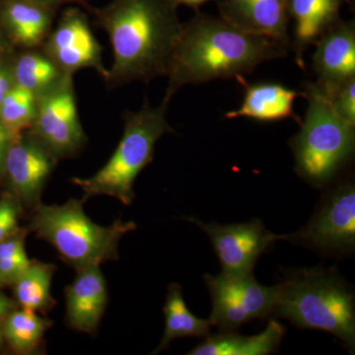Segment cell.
Wrapping results in <instances>:
<instances>
[{
	"mask_svg": "<svg viewBox=\"0 0 355 355\" xmlns=\"http://www.w3.org/2000/svg\"><path fill=\"white\" fill-rule=\"evenodd\" d=\"M173 0H114L91 9L96 27L108 34L114 60L106 83H149L166 76L183 24Z\"/></svg>",
	"mask_w": 355,
	"mask_h": 355,
	"instance_id": "6da1fadb",
	"label": "cell"
},
{
	"mask_svg": "<svg viewBox=\"0 0 355 355\" xmlns=\"http://www.w3.org/2000/svg\"><path fill=\"white\" fill-rule=\"evenodd\" d=\"M183 24L168 69L164 101L187 84L244 78L258 65L286 57L287 49L266 37L248 34L221 17L196 11Z\"/></svg>",
	"mask_w": 355,
	"mask_h": 355,
	"instance_id": "7a4b0ae2",
	"label": "cell"
},
{
	"mask_svg": "<svg viewBox=\"0 0 355 355\" xmlns=\"http://www.w3.org/2000/svg\"><path fill=\"white\" fill-rule=\"evenodd\" d=\"M275 287L272 314L286 318L298 328L333 334L354 354V294L335 270H297Z\"/></svg>",
	"mask_w": 355,
	"mask_h": 355,
	"instance_id": "3957f363",
	"label": "cell"
},
{
	"mask_svg": "<svg viewBox=\"0 0 355 355\" xmlns=\"http://www.w3.org/2000/svg\"><path fill=\"white\" fill-rule=\"evenodd\" d=\"M168 106L169 102L163 100L153 108L146 99L139 111L123 114V137L107 164L92 177L71 180L83 191L85 200L94 196H109L125 205L132 203L133 183L139 173L153 162L156 142L165 133L174 132L166 120Z\"/></svg>",
	"mask_w": 355,
	"mask_h": 355,
	"instance_id": "277c9868",
	"label": "cell"
},
{
	"mask_svg": "<svg viewBox=\"0 0 355 355\" xmlns=\"http://www.w3.org/2000/svg\"><path fill=\"white\" fill-rule=\"evenodd\" d=\"M30 228L80 270L118 258L119 243L137 224L116 220L108 227L98 225L86 216L81 200H70L62 205H39Z\"/></svg>",
	"mask_w": 355,
	"mask_h": 355,
	"instance_id": "5b68a950",
	"label": "cell"
},
{
	"mask_svg": "<svg viewBox=\"0 0 355 355\" xmlns=\"http://www.w3.org/2000/svg\"><path fill=\"white\" fill-rule=\"evenodd\" d=\"M308 109L301 130L291 140L299 176L314 186L328 183L354 155L355 125L343 120L306 83Z\"/></svg>",
	"mask_w": 355,
	"mask_h": 355,
	"instance_id": "8992f818",
	"label": "cell"
},
{
	"mask_svg": "<svg viewBox=\"0 0 355 355\" xmlns=\"http://www.w3.org/2000/svg\"><path fill=\"white\" fill-rule=\"evenodd\" d=\"M28 132L55 158L72 157L87 142L79 120L73 76L67 74L50 90L37 96L36 114Z\"/></svg>",
	"mask_w": 355,
	"mask_h": 355,
	"instance_id": "52a82bcc",
	"label": "cell"
},
{
	"mask_svg": "<svg viewBox=\"0 0 355 355\" xmlns=\"http://www.w3.org/2000/svg\"><path fill=\"white\" fill-rule=\"evenodd\" d=\"M205 280L212 300L209 319L220 331H236L272 314L277 287L261 286L253 273L240 277L205 275Z\"/></svg>",
	"mask_w": 355,
	"mask_h": 355,
	"instance_id": "ba28073f",
	"label": "cell"
},
{
	"mask_svg": "<svg viewBox=\"0 0 355 355\" xmlns=\"http://www.w3.org/2000/svg\"><path fill=\"white\" fill-rule=\"evenodd\" d=\"M187 219L207 233L220 261L222 273L231 277L252 275L258 259L273 243L289 238L273 234L258 219L229 225L205 223L193 217Z\"/></svg>",
	"mask_w": 355,
	"mask_h": 355,
	"instance_id": "9c48e42d",
	"label": "cell"
},
{
	"mask_svg": "<svg viewBox=\"0 0 355 355\" xmlns=\"http://www.w3.org/2000/svg\"><path fill=\"white\" fill-rule=\"evenodd\" d=\"M41 49L64 73L74 76L78 70L91 69L104 80L108 77L102 46L91 30L87 14L78 7L65 9Z\"/></svg>",
	"mask_w": 355,
	"mask_h": 355,
	"instance_id": "30bf717a",
	"label": "cell"
},
{
	"mask_svg": "<svg viewBox=\"0 0 355 355\" xmlns=\"http://www.w3.org/2000/svg\"><path fill=\"white\" fill-rule=\"evenodd\" d=\"M288 240L302 242L326 252H343L355 244V188L345 181L335 189L316 216L305 227L289 235Z\"/></svg>",
	"mask_w": 355,
	"mask_h": 355,
	"instance_id": "8fae6325",
	"label": "cell"
},
{
	"mask_svg": "<svg viewBox=\"0 0 355 355\" xmlns=\"http://www.w3.org/2000/svg\"><path fill=\"white\" fill-rule=\"evenodd\" d=\"M57 162L58 159L34 135L24 132L11 140L3 176L20 200L34 205L39 202L44 184Z\"/></svg>",
	"mask_w": 355,
	"mask_h": 355,
	"instance_id": "7c38bea8",
	"label": "cell"
},
{
	"mask_svg": "<svg viewBox=\"0 0 355 355\" xmlns=\"http://www.w3.org/2000/svg\"><path fill=\"white\" fill-rule=\"evenodd\" d=\"M220 17L237 29L266 37L291 50L289 0H220Z\"/></svg>",
	"mask_w": 355,
	"mask_h": 355,
	"instance_id": "4fadbf2b",
	"label": "cell"
},
{
	"mask_svg": "<svg viewBox=\"0 0 355 355\" xmlns=\"http://www.w3.org/2000/svg\"><path fill=\"white\" fill-rule=\"evenodd\" d=\"M57 9L37 0H3L0 28L14 48H41L53 29Z\"/></svg>",
	"mask_w": 355,
	"mask_h": 355,
	"instance_id": "5bb4252c",
	"label": "cell"
},
{
	"mask_svg": "<svg viewBox=\"0 0 355 355\" xmlns=\"http://www.w3.org/2000/svg\"><path fill=\"white\" fill-rule=\"evenodd\" d=\"M314 44L312 67L318 81L338 83L355 77L354 21H338Z\"/></svg>",
	"mask_w": 355,
	"mask_h": 355,
	"instance_id": "9a60e30c",
	"label": "cell"
},
{
	"mask_svg": "<svg viewBox=\"0 0 355 355\" xmlns=\"http://www.w3.org/2000/svg\"><path fill=\"white\" fill-rule=\"evenodd\" d=\"M77 272L73 284L65 289L67 321L76 330L93 333L106 308V280L98 266Z\"/></svg>",
	"mask_w": 355,
	"mask_h": 355,
	"instance_id": "2e32d148",
	"label": "cell"
},
{
	"mask_svg": "<svg viewBox=\"0 0 355 355\" xmlns=\"http://www.w3.org/2000/svg\"><path fill=\"white\" fill-rule=\"evenodd\" d=\"M347 0H289V17L294 21L291 50L295 62L304 69V55L310 46L340 20Z\"/></svg>",
	"mask_w": 355,
	"mask_h": 355,
	"instance_id": "e0dca14e",
	"label": "cell"
},
{
	"mask_svg": "<svg viewBox=\"0 0 355 355\" xmlns=\"http://www.w3.org/2000/svg\"><path fill=\"white\" fill-rule=\"evenodd\" d=\"M240 81L246 87L244 101L239 109L227 112L225 114L226 118L247 116L263 123L293 118L299 121L293 113V103L299 96H303L302 92L292 90L277 83H260L248 85L244 83V78Z\"/></svg>",
	"mask_w": 355,
	"mask_h": 355,
	"instance_id": "ac0fdd59",
	"label": "cell"
},
{
	"mask_svg": "<svg viewBox=\"0 0 355 355\" xmlns=\"http://www.w3.org/2000/svg\"><path fill=\"white\" fill-rule=\"evenodd\" d=\"M286 328L277 321H270L266 330L256 336H240L233 331H221L209 336L189 355H266L279 347Z\"/></svg>",
	"mask_w": 355,
	"mask_h": 355,
	"instance_id": "d6986e66",
	"label": "cell"
},
{
	"mask_svg": "<svg viewBox=\"0 0 355 355\" xmlns=\"http://www.w3.org/2000/svg\"><path fill=\"white\" fill-rule=\"evenodd\" d=\"M14 83L39 96L57 85L67 73L41 48L25 49L11 57Z\"/></svg>",
	"mask_w": 355,
	"mask_h": 355,
	"instance_id": "ffe728a7",
	"label": "cell"
},
{
	"mask_svg": "<svg viewBox=\"0 0 355 355\" xmlns=\"http://www.w3.org/2000/svg\"><path fill=\"white\" fill-rule=\"evenodd\" d=\"M165 331L154 354L168 347L173 340L188 336H209L214 324L209 320L196 317L187 307L181 286L171 284L164 306Z\"/></svg>",
	"mask_w": 355,
	"mask_h": 355,
	"instance_id": "44dd1931",
	"label": "cell"
},
{
	"mask_svg": "<svg viewBox=\"0 0 355 355\" xmlns=\"http://www.w3.org/2000/svg\"><path fill=\"white\" fill-rule=\"evenodd\" d=\"M55 266L31 263L14 282L17 302L24 310L35 312L51 304V284Z\"/></svg>",
	"mask_w": 355,
	"mask_h": 355,
	"instance_id": "7402d4cb",
	"label": "cell"
},
{
	"mask_svg": "<svg viewBox=\"0 0 355 355\" xmlns=\"http://www.w3.org/2000/svg\"><path fill=\"white\" fill-rule=\"evenodd\" d=\"M51 326V321L39 317L32 311H12L7 315L3 335L14 350L28 354L37 349Z\"/></svg>",
	"mask_w": 355,
	"mask_h": 355,
	"instance_id": "603a6c76",
	"label": "cell"
},
{
	"mask_svg": "<svg viewBox=\"0 0 355 355\" xmlns=\"http://www.w3.org/2000/svg\"><path fill=\"white\" fill-rule=\"evenodd\" d=\"M37 96L14 85L0 103V121L13 137L31 128L36 114Z\"/></svg>",
	"mask_w": 355,
	"mask_h": 355,
	"instance_id": "cb8c5ba5",
	"label": "cell"
},
{
	"mask_svg": "<svg viewBox=\"0 0 355 355\" xmlns=\"http://www.w3.org/2000/svg\"><path fill=\"white\" fill-rule=\"evenodd\" d=\"M309 84L338 116L355 125V77L338 83L316 80Z\"/></svg>",
	"mask_w": 355,
	"mask_h": 355,
	"instance_id": "d4e9b609",
	"label": "cell"
},
{
	"mask_svg": "<svg viewBox=\"0 0 355 355\" xmlns=\"http://www.w3.org/2000/svg\"><path fill=\"white\" fill-rule=\"evenodd\" d=\"M31 263L22 237H8L0 242V282H15Z\"/></svg>",
	"mask_w": 355,
	"mask_h": 355,
	"instance_id": "484cf974",
	"label": "cell"
},
{
	"mask_svg": "<svg viewBox=\"0 0 355 355\" xmlns=\"http://www.w3.org/2000/svg\"><path fill=\"white\" fill-rule=\"evenodd\" d=\"M18 209L13 200H0V242L10 237L17 226Z\"/></svg>",
	"mask_w": 355,
	"mask_h": 355,
	"instance_id": "4316f807",
	"label": "cell"
},
{
	"mask_svg": "<svg viewBox=\"0 0 355 355\" xmlns=\"http://www.w3.org/2000/svg\"><path fill=\"white\" fill-rule=\"evenodd\" d=\"M12 55L0 58V103L15 85L11 67Z\"/></svg>",
	"mask_w": 355,
	"mask_h": 355,
	"instance_id": "83f0119b",
	"label": "cell"
},
{
	"mask_svg": "<svg viewBox=\"0 0 355 355\" xmlns=\"http://www.w3.org/2000/svg\"><path fill=\"white\" fill-rule=\"evenodd\" d=\"M12 139L11 133L0 121V178L3 177L6 153Z\"/></svg>",
	"mask_w": 355,
	"mask_h": 355,
	"instance_id": "f1b7e54d",
	"label": "cell"
},
{
	"mask_svg": "<svg viewBox=\"0 0 355 355\" xmlns=\"http://www.w3.org/2000/svg\"><path fill=\"white\" fill-rule=\"evenodd\" d=\"M37 1L55 9H58V7L67 3L78 4V6H83V8L88 11H91V9H92V7L89 6L87 0H37Z\"/></svg>",
	"mask_w": 355,
	"mask_h": 355,
	"instance_id": "f546056e",
	"label": "cell"
},
{
	"mask_svg": "<svg viewBox=\"0 0 355 355\" xmlns=\"http://www.w3.org/2000/svg\"><path fill=\"white\" fill-rule=\"evenodd\" d=\"M15 48L11 44L9 40L6 38L1 28H0V58L8 57V55H12Z\"/></svg>",
	"mask_w": 355,
	"mask_h": 355,
	"instance_id": "4dcf8cb0",
	"label": "cell"
},
{
	"mask_svg": "<svg viewBox=\"0 0 355 355\" xmlns=\"http://www.w3.org/2000/svg\"><path fill=\"white\" fill-rule=\"evenodd\" d=\"M13 307L12 301L0 294V319L6 318L7 315L10 314L12 312Z\"/></svg>",
	"mask_w": 355,
	"mask_h": 355,
	"instance_id": "1f68e13d",
	"label": "cell"
},
{
	"mask_svg": "<svg viewBox=\"0 0 355 355\" xmlns=\"http://www.w3.org/2000/svg\"><path fill=\"white\" fill-rule=\"evenodd\" d=\"M173 1H174L177 6L184 4V6L191 7V8L198 11L200 6H202V4L205 3V2L209 1V0H173Z\"/></svg>",
	"mask_w": 355,
	"mask_h": 355,
	"instance_id": "d6a6232c",
	"label": "cell"
},
{
	"mask_svg": "<svg viewBox=\"0 0 355 355\" xmlns=\"http://www.w3.org/2000/svg\"><path fill=\"white\" fill-rule=\"evenodd\" d=\"M1 342H2V331H0V345H1Z\"/></svg>",
	"mask_w": 355,
	"mask_h": 355,
	"instance_id": "836d02e7",
	"label": "cell"
},
{
	"mask_svg": "<svg viewBox=\"0 0 355 355\" xmlns=\"http://www.w3.org/2000/svg\"></svg>",
	"mask_w": 355,
	"mask_h": 355,
	"instance_id": "e575fe53",
	"label": "cell"
}]
</instances>
